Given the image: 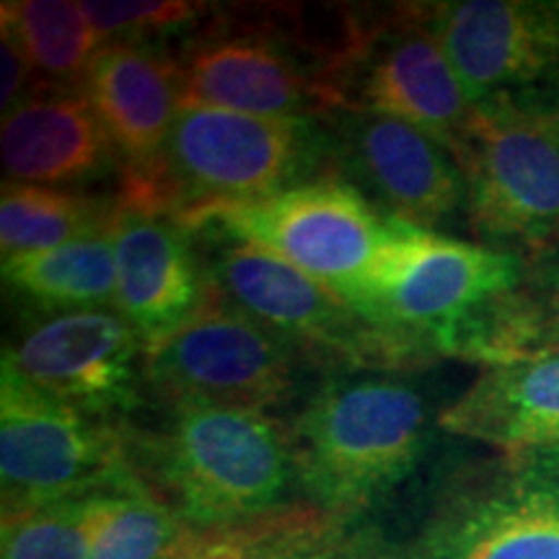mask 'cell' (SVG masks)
Returning <instances> with one entry per match:
<instances>
[{
	"instance_id": "12",
	"label": "cell",
	"mask_w": 559,
	"mask_h": 559,
	"mask_svg": "<svg viewBox=\"0 0 559 559\" xmlns=\"http://www.w3.org/2000/svg\"><path fill=\"white\" fill-rule=\"evenodd\" d=\"M337 94L340 109L376 111L415 124L451 156L459 153L474 111L432 29L428 3L355 5Z\"/></svg>"
},
{
	"instance_id": "20",
	"label": "cell",
	"mask_w": 559,
	"mask_h": 559,
	"mask_svg": "<svg viewBox=\"0 0 559 559\" xmlns=\"http://www.w3.org/2000/svg\"><path fill=\"white\" fill-rule=\"evenodd\" d=\"M187 559H383V539L360 519L304 502L234 526L200 528Z\"/></svg>"
},
{
	"instance_id": "22",
	"label": "cell",
	"mask_w": 559,
	"mask_h": 559,
	"mask_svg": "<svg viewBox=\"0 0 559 559\" xmlns=\"http://www.w3.org/2000/svg\"><path fill=\"white\" fill-rule=\"evenodd\" d=\"M0 32L21 47L41 88H81L104 45L83 3L70 0H5Z\"/></svg>"
},
{
	"instance_id": "26",
	"label": "cell",
	"mask_w": 559,
	"mask_h": 559,
	"mask_svg": "<svg viewBox=\"0 0 559 559\" xmlns=\"http://www.w3.org/2000/svg\"><path fill=\"white\" fill-rule=\"evenodd\" d=\"M111 492L3 515L0 559H91Z\"/></svg>"
},
{
	"instance_id": "23",
	"label": "cell",
	"mask_w": 559,
	"mask_h": 559,
	"mask_svg": "<svg viewBox=\"0 0 559 559\" xmlns=\"http://www.w3.org/2000/svg\"><path fill=\"white\" fill-rule=\"evenodd\" d=\"M120 198L3 181L0 249L5 257L29 254L115 230Z\"/></svg>"
},
{
	"instance_id": "5",
	"label": "cell",
	"mask_w": 559,
	"mask_h": 559,
	"mask_svg": "<svg viewBox=\"0 0 559 559\" xmlns=\"http://www.w3.org/2000/svg\"><path fill=\"white\" fill-rule=\"evenodd\" d=\"M383 559H559V449L451 464Z\"/></svg>"
},
{
	"instance_id": "10",
	"label": "cell",
	"mask_w": 559,
	"mask_h": 559,
	"mask_svg": "<svg viewBox=\"0 0 559 559\" xmlns=\"http://www.w3.org/2000/svg\"><path fill=\"white\" fill-rule=\"evenodd\" d=\"M0 485L3 515L86 495L145 489L130 466L122 423L68 407L9 362L0 366Z\"/></svg>"
},
{
	"instance_id": "21",
	"label": "cell",
	"mask_w": 559,
	"mask_h": 559,
	"mask_svg": "<svg viewBox=\"0 0 559 559\" xmlns=\"http://www.w3.org/2000/svg\"><path fill=\"white\" fill-rule=\"evenodd\" d=\"M5 288L50 313L115 309L117 249L115 230L86 236L62 247L5 257Z\"/></svg>"
},
{
	"instance_id": "13",
	"label": "cell",
	"mask_w": 559,
	"mask_h": 559,
	"mask_svg": "<svg viewBox=\"0 0 559 559\" xmlns=\"http://www.w3.org/2000/svg\"><path fill=\"white\" fill-rule=\"evenodd\" d=\"M3 362L83 415L130 423L148 404L145 342L115 309L47 317L3 347Z\"/></svg>"
},
{
	"instance_id": "25",
	"label": "cell",
	"mask_w": 559,
	"mask_h": 559,
	"mask_svg": "<svg viewBox=\"0 0 559 559\" xmlns=\"http://www.w3.org/2000/svg\"><path fill=\"white\" fill-rule=\"evenodd\" d=\"M198 534L148 489L111 492L91 559H187Z\"/></svg>"
},
{
	"instance_id": "17",
	"label": "cell",
	"mask_w": 559,
	"mask_h": 559,
	"mask_svg": "<svg viewBox=\"0 0 559 559\" xmlns=\"http://www.w3.org/2000/svg\"><path fill=\"white\" fill-rule=\"evenodd\" d=\"M115 311L145 345L185 324L207 298L198 241L169 213L120 202Z\"/></svg>"
},
{
	"instance_id": "8",
	"label": "cell",
	"mask_w": 559,
	"mask_h": 559,
	"mask_svg": "<svg viewBox=\"0 0 559 559\" xmlns=\"http://www.w3.org/2000/svg\"><path fill=\"white\" fill-rule=\"evenodd\" d=\"M311 368L319 366L304 349L210 288L185 324L145 345V391L160 412L283 407Z\"/></svg>"
},
{
	"instance_id": "2",
	"label": "cell",
	"mask_w": 559,
	"mask_h": 559,
	"mask_svg": "<svg viewBox=\"0 0 559 559\" xmlns=\"http://www.w3.org/2000/svg\"><path fill=\"white\" fill-rule=\"evenodd\" d=\"M122 432L140 485L194 528L260 519L296 485L288 423L267 412L164 409L153 428Z\"/></svg>"
},
{
	"instance_id": "14",
	"label": "cell",
	"mask_w": 559,
	"mask_h": 559,
	"mask_svg": "<svg viewBox=\"0 0 559 559\" xmlns=\"http://www.w3.org/2000/svg\"><path fill=\"white\" fill-rule=\"evenodd\" d=\"M334 174L383 218L438 230L466 215V181L449 148L415 124L362 109H337L321 120Z\"/></svg>"
},
{
	"instance_id": "24",
	"label": "cell",
	"mask_w": 559,
	"mask_h": 559,
	"mask_svg": "<svg viewBox=\"0 0 559 559\" xmlns=\"http://www.w3.org/2000/svg\"><path fill=\"white\" fill-rule=\"evenodd\" d=\"M559 355V247L526 260L521 285L489 317L472 362Z\"/></svg>"
},
{
	"instance_id": "3",
	"label": "cell",
	"mask_w": 559,
	"mask_h": 559,
	"mask_svg": "<svg viewBox=\"0 0 559 559\" xmlns=\"http://www.w3.org/2000/svg\"><path fill=\"white\" fill-rule=\"evenodd\" d=\"M526 257L389 221L355 313L419 366L472 360L489 317L521 285Z\"/></svg>"
},
{
	"instance_id": "9",
	"label": "cell",
	"mask_w": 559,
	"mask_h": 559,
	"mask_svg": "<svg viewBox=\"0 0 559 559\" xmlns=\"http://www.w3.org/2000/svg\"><path fill=\"white\" fill-rule=\"evenodd\" d=\"M192 236L207 288L304 349L319 368H419L400 342L280 257L218 230L202 228Z\"/></svg>"
},
{
	"instance_id": "4",
	"label": "cell",
	"mask_w": 559,
	"mask_h": 559,
	"mask_svg": "<svg viewBox=\"0 0 559 559\" xmlns=\"http://www.w3.org/2000/svg\"><path fill=\"white\" fill-rule=\"evenodd\" d=\"M438 412L423 391L389 376L326 381L288 423L306 502L360 519L417 469Z\"/></svg>"
},
{
	"instance_id": "27",
	"label": "cell",
	"mask_w": 559,
	"mask_h": 559,
	"mask_svg": "<svg viewBox=\"0 0 559 559\" xmlns=\"http://www.w3.org/2000/svg\"><path fill=\"white\" fill-rule=\"evenodd\" d=\"M207 3L156 0V3H83L94 29L111 39H179L205 16Z\"/></svg>"
},
{
	"instance_id": "1",
	"label": "cell",
	"mask_w": 559,
	"mask_h": 559,
	"mask_svg": "<svg viewBox=\"0 0 559 559\" xmlns=\"http://www.w3.org/2000/svg\"><path fill=\"white\" fill-rule=\"evenodd\" d=\"M353 21L355 5H342L321 34L300 5H210L171 41L181 107L324 120L340 109L337 70Z\"/></svg>"
},
{
	"instance_id": "7",
	"label": "cell",
	"mask_w": 559,
	"mask_h": 559,
	"mask_svg": "<svg viewBox=\"0 0 559 559\" xmlns=\"http://www.w3.org/2000/svg\"><path fill=\"white\" fill-rule=\"evenodd\" d=\"M456 164L487 247L534 260L559 247V111L539 99L474 104Z\"/></svg>"
},
{
	"instance_id": "28",
	"label": "cell",
	"mask_w": 559,
	"mask_h": 559,
	"mask_svg": "<svg viewBox=\"0 0 559 559\" xmlns=\"http://www.w3.org/2000/svg\"><path fill=\"white\" fill-rule=\"evenodd\" d=\"M39 88L37 75L26 62L21 47L11 34L0 32V111L9 115Z\"/></svg>"
},
{
	"instance_id": "16",
	"label": "cell",
	"mask_w": 559,
	"mask_h": 559,
	"mask_svg": "<svg viewBox=\"0 0 559 559\" xmlns=\"http://www.w3.org/2000/svg\"><path fill=\"white\" fill-rule=\"evenodd\" d=\"M86 96L120 158L117 198H148L181 109L179 70L169 39H111L91 62Z\"/></svg>"
},
{
	"instance_id": "19",
	"label": "cell",
	"mask_w": 559,
	"mask_h": 559,
	"mask_svg": "<svg viewBox=\"0 0 559 559\" xmlns=\"http://www.w3.org/2000/svg\"><path fill=\"white\" fill-rule=\"evenodd\" d=\"M438 428L495 451L559 449V355L485 366L440 407Z\"/></svg>"
},
{
	"instance_id": "18",
	"label": "cell",
	"mask_w": 559,
	"mask_h": 559,
	"mask_svg": "<svg viewBox=\"0 0 559 559\" xmlns=\"http://www.w3.org/2000/svg\"><path fill=\"white\" fill-rule=\"evenodd\" d=\"M0 160L5 181L70 190L120 171L115 145L86 88H39L3 115Z\"/></svg>"
},
{
	"instance_id": "6",
	"label": "cell",
	"mask_w": 559,
	"mask_h": 559,
	"mask_svg": "<svg viewBox=\"0 0 559 559\" xmlns=\"http://www.w3.org/2000/svg\"><path fill=\"white\" fill-rule=\"evenodd\" d=\"M326 174L334 164L321 120L181 107L153 190L138 207L187 223L205 210L270 198Z\"/></svg>"
},
{
	"instance_id": "11",
	"label": "cell",
	"mask_w": 559,
	"mask_h": 559,
	"mask_svg": "<svg viewBox=\"0 0 559 559\" xmlns=\"http://www.w3.org/2000/svg\"><path fill=\"white\" fill-rule=\"evenodd\" d=\"M181 226L218 230L270 251L330 288L353 311L389 234V218L337 174L254 202L205 210Z\"/></svg>"
},
{
	"instance_id": "15",
	"label": "cell",
	"mask_w": 559,
	"mask_h": 559,
	"mask_svg": "<svg viewBox=\"0 0 559 559\" xmlns=\"http://www.w3.org/2000/svg\"><path fill=\"white\" fill-rule=\"evenodd\" d=\"M428 13L472 104H559V0H440Z\"/></svg>"
},
{
	"instance_id": "29",
	"label": "cell",
	"mask_w": 559,
	"mask_h": 559,
	"mask_svg": "<svg viewBox=\"0 0 559 559\" xmlns=\"http://www.w3.org/2000/svg\"><path fill=\"white\" fill-rule=\"evenodd\" d=\"M555 107H557V111H559V104H555Z\"/></svg>"
}]
</instances>
